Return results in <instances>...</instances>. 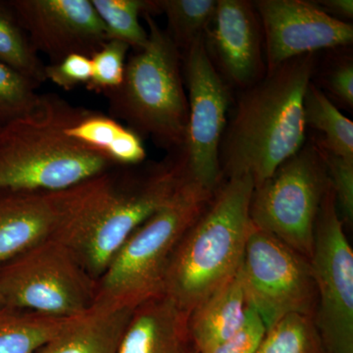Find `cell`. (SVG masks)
<instances>
[{"label": "cell", "instance_id": "8", "mask_svg": "<svg viewBox=\"0 0 353 353\" xmlns=\"http://www.w3.org/2000/svg\"><path fill=\"white\" fill-rule=\"evenodd\" d=\"M330 187L328 171L317 143L304 145L253 190V227L273 234L311 259L316 220Z\"/></svg>", "mask_w": 353, "mask_h": 353}, {"label": "cell", "instance_id": "29", "mask_svg": "<svg viewBox=\"0 0 353 353\" xmlns=\"http://www.w3.org/2000/svg\"><path fill=\"white\" fill-rule=\"evenodd\" d=\"M266 331L259 313L250 305L245 323L234 336L201 353H255Z\"/></svg>", "mask_w": 353, "mask_h": 353}, {"label": "cell", "instance_id": "4", "mask_svg": "<svg viewBox=\"0 0 353 353\" xmlns=\"http://www.w3.org/2000/svg\"><path fill=\"white\" fill-rule=\"evenodd\" d=\"M253 190L250 175L228 178L176 246L164 294L187 314L240 270Z\"/></svg>", "mask_w": 353, "mask_h": 353}, {"label": "cell", "instance_id": "13", "mask_svg": "<svg viewBox=\"0 0 353 353\" xmlns=\"http://www.w3.org/2000/svg\"><path fill=\"white\" fill-rule=\"evenodd\" d=\"M254 7L264 30L268 73L294 58L352 43V26L312 2L259 0Z\"/></svg>", "mask_w": 353, "mask_h": 353}, {"label": "cell", "instance_id": "14", "mask_svg": "<svg viewBox=\"0 0 353 353\" xmlns=\"http://www.w3.org/2000/svg\"><path fill=\"white\" fill-rule=\"evenodd\" d=\"M205 34L223 73L236 85H252L262 68L261 34L254 9L243 0H217Z\"/></svg>", "mask_w": 353, "mask_h": 353}, {"label": "cell", "instance_id": "1", "mask_svg": "<svg viewBox=\"0 0 353 353\" xmlns=\"http://www.w3.org/2000/svg\"><path fill=\"white\" fill-rule=\"evenodd\" d=\"M143 163L117 165L50 192L54 211L50 236L64 243L95 281L132 232L188 180L176 155Z\"/></svg>", "mask_w": 353, "mask_h": 353}, {"label": "cell", "instance_id": "12", "mask_svg": "<svg viewBox=\"0 0 353 353\" xmlns=\"http://www.w3.org/2000/svg\"><path fill=\"white\" fill-rule=\"evenodd\" d=\"M32 48L50 64L72 54L92 57L108 41L90 0H8Z\"/></svg>", "mask_w": 353, "mask_h": 353}, {"label": "cell", "instance_id": "27", "mask_svg": "<svg viewBox=\"0 0 353 353\" xmlns=\"http://www.w3.org/2000/svg\"><path fill=\"white\" fill-rule=\"evenodd\" d=\"M130 46L119 41H106L90 57L92 76L85 88L97 94H106L119 87L124 79Z\"/></svg>", "mask_w": 353, "mask_h": 353}, {"label": "cell", "instance_id": "16", "mask_svg": "<svg viewBox=\"0 0 353 353\" xmlns=\"http://www.w3.org/2000/svg\"><path fill=\"white\" fill-rule=\"evenodd\" d=\"M50 192H0V265L51 236Z\"/></svg>", "mask_w": 353, "mask_h": 353}, {"label": "cell", "instance_id": "26", "mask_svg": "<svg viewBox=\"0 0 353 353\" xmlns=\"http://www.w3.org/2000/svg\"><path fill=\"white\" fill-rule=\"evenodd\" d=\"M39 85L0 62V127L31 113L39 101Z\"/></svg>", "mask_w": 353, "mask_h": 353}, {"label": "cell", "instance_id": "5", "mask_svg": "<svg viewBox=\"0 0 353 353\" xmlns=\"http://www.w3.org/2000/svg\"><path fill=\"white\" fill-rule=\"evenodd\" d=\"M143 16L148 43L127 62L119 87L104 94L108 115L174 154L185 143L189 118L182 53L153 16Z\"/></svg>", "mask_w": 353, "mask_h": 353}, {"label": "cell", "instance_id": "19", "mask_svg": "<svg viewBox=\"0 0 353 353\" xmlns=\"http://www.w3.org/2000/svg\"><path fill=\"white\" fill-rule=\"evenodd\" d=\"M66 132L78 143L102 153L119 166H134L145 162L143 139L105 114L82 108Z\"/></svg>", "mask_w": 353, "mask_h": 353}, {"label": "cell", "instance_id": "22", "mask_svg": "<svg viewBox=\"0 0 353 353\" xmlns=\"http://www.w3.org/2000/svg\"><path fill=\"white\" fill-rule=\"evenodd\" d=\"M306 126L318 130L323 139L317 145L324 152L353 160V123L328 97L310 83L304 97Z\"/></svg>", "mask_w": 353, "mask_h": 353}, {"label": "cell", "instance_id": "31", "mask_svg": "<svg viewBox=\"0 0 353 353\" xmlns=\"http://www.w3.org/2000/svg\"><path fill=\"white\" fill-rule=\"evenodd\" d=\"M328 85L332 94L350 108L353 106V66L345 61L334 68L328 78Z\"/></svg>", "mask_w": 353, "mask_h": 353}, {"label": "cell", "instance_id": "17", "mask_svg": "<svg viewBox=\"0 0 353 353\" xmlns=\"http://www.w3.org/2000/svg\"><path fill=\"white\" fill-rule=\"evenodd\" d=\"M248 308L240 268L233 278L189 313L190 338L197 353L205 352L234 336L245 323Z\"/></svg>", "mask_w": 353, "mask_h": 353}, {"label": "cell", "instance_id": "15", "mask_svg": "<svg viewBox=\"0 0 353 353\" xmlns=\"http://www.w3.org/2000/svg\"><path fill=\"white\" fill-rule=\"evenodd\" d=\"M188 319L165 294L143 301L132 310L117 353H197Z\"/></svg>", "mask_w": 353, "mask_h": 353}, {"label": "cell", "instance_id": "9", "mask_svg": "<svg viewBox=\"0 0 353 353\" xmlns=\"http://www.w3.org/2000/svg\"><path fill=\"white\" fill-rule=\"evenodd\" d=\"M182 62L189 118L185 143L174 154L190 181L215 194L223 180L219 152L227 125L229 88L215 68L206 48L205 36L197 39L183 52Z\"/></svg>", "mask_w": 353, "mask_h": 353}, {"label": "cell", "instance_id": "24", "mask_svg": "<svg viewBox=\"0 0 353 353\" xmlns=\"http://www.w3.org/2000/svg\"><path fill=\"white\" fill-rule=\"evenodd\" d=\"M255 353H324L312 317L290 314L267 329Z\"/></svg>", "mask_w": 353, "mask_h": 353}, {"label": "cell", "instance_id": "11", "mask_svg": "<svg viewBox=\"0 0 353 353\" xmlns=\"http://www.w3.org/2000/svg\"><path fill=\"white\" fill-rule=\"evenodd\" d=\"M310 263L317 289L313 320L324 352L353 353V252L331 185L316 220Z\"/></svg>", "mask_w": 353, "mask_h": 353}, {"label": "cell", "instance_id": "7", "mask_svg": "<svg viewBox=\"0 0 353 353\" xmlns=\"http://www.w3.org/2000/svg\"><path fill=\"white\" fill-rule=\"evenodd\" d=\"M97 281L61 241L48 236L0 265L2 305L58 318L94 307Z\"/></svg>", "mask_w": 353, "mask_h": 353}, {"label": "cell", "instance_id": "20", "mask_svg": "<svg viewBox=\"0 0 353 353\" xmlns=\"http://www.w3.org/2000/svg\"><path fill=\"white\" fill-rule=\"evenodd\" d=\"M70 319L0 305V353H37Z\"/></svg>", "mask_w": 353, "mask_h": 353}, {"label": "cell", "instance_id": "21", "mask_svg": "<svg viewBox=\"0 0 353 353\" xmlns=\"http://www.w3.org/2000/svg\"><path fill=\"white\" fill-rule=\"evenodd\" d=\"M216 7L217 0H146L143 13L165 15L168 24L165 31L183 54L204 36Z\"/></svg>", "mask_w": 353, "mask_h": 353}, {"label": "cell", "instance_id": "18", "mask_svg": "<svg viewBox=\"0 0 353 353\" xmlns=\"http://www.w3.org/2000/svg\"><path fill=\"white\" fill-rule=\"evenodd\" d=\"M132 310L94 306L71 318L37 353H117Z\"/></svg>", "mask_w": 353, "mask_h": 353}, {"label": "cell", "instance_id": "32", "mask_svg": "<svg viewBox=\"0 0 353 353\" xmlns=\"http://www.w3.org/2000/svg\"><path fill=\"white\" fill-rule=\"evenodd\" d=\"M319 6H324L329 12L334 13L339 17L345 19H352L353 1L352 0H324L319 1Z\"/></svg>", "mask_w": 353, "mask_h": 353}, {"label": "cell", "instance_id": "23", "mask_svg": "<svg viewBox=\"0 0 353 353\" xmlns=\"http://www.w3.org/2000/svg\"><path fill=\"white\" fill-rule=\"evenodd\" d=\"M0 62L38 85L46 82V64L7 1H0Z\"/></svg>", "mask_w": 353, "mask_h": 353}, {"label": "cell", "instance_id": "2", "mask_svg": "<svg viewBox=\"0 0 353 353\" xmlns=\"http://www.w3.org/2000/svg\"><path fill=\"white\" fill-rule=\"evenodd\" d=\"M314 65V54L294 58L243 94L221 141L222 176L250 175L256 187L301 150Z\"/></svg>", "mask_w": 353, "mask_h": 353}, {"label": "cell", "instance_id": "25", "mask_svg": "<svg viewBox=\"0 0 353 353\" xmlns=\"http://www.w3.org/2000/svg\"><path fill=\"white\" fill-rule=\"evenodd\" d=\"M105 26L108 41H122L134 51L145 48L148 32L139 23L146 0H90Z\"/></svg>", "mask_w": 353, "mask_h": 353}, {"label": "cell", "instance_id": "10", "mask_svg": "<svg viewBox=\"0 0 353 353\" xmlns=\"http://www.w3.org/2000/svg\"><path fill=\"white\" fill-rule=\"evenodd\" d=\"M248 304L266 329L290 314L314 318L317 289L310 259L252 227L241 265Z\"/></svg>", "mask_w": 353, "mask_h": 353}, {"label": "cell", "instance_id": "28", "mask_svg": "<svg viewBox=\"0 0 353 353\" xmlns=\"http://www.w3.org/2000/svg\"><path fill=\"white\" fill-rule=\"evenodd\" d=\"M321 150L328 171L330 185L336 199V210L343 225L353 222V160Z\"/></svg>", "mask_w": 353, "mask_h": 353}, {"label": "cell", "instance_id": "6", "mask_svg": "<svg viewBox=\"0 0 353 353\" xmlns=\"http://www.w3.org/2000/svg\"><path fill=\"white\" fill-rule=\"evenodd\" d=\"M214 194L187 180L168 203L132 232L97 281L94 305L134 309L164 294L176 246Z\"/></svg>", "mask_w": 353, "mask_h": 353}, {"label": "cell", "instance_id": "30", "mask_svg": "<svg viewBox=\"0 0 353 353\" xmlns=\"http://www.w3.org/2000/svg\"><path fill=\"white\" fill-rule=\"evenodd\" d=\"M46 81L65 90H72L80 85H87L92 76L90 58L72 54L57 64L46 65Z\"/></svg>", "mask_w": 353, "mask_h": 353}, {"label": "cell", "instance_id": "33", "mask_svg": "<svg viewBox=\"0 0 353 353\" xmlns=\"http://www.w3.org/2000/svg\"><path fill=\"white\" fill-rule=\"evenodd\" d=\"M0 305H2V299H1V296H0Z\"/></svg>", "mask_w": 353, "mask_h": 353}, {"label": "cell", "instance_id": "3", "mask_svg": "<svg viewBox=\"0 0 353 353\" xmlns=\"http://www.w3.org/2000/svg\"><path fill=\"white\" fill-rule=\"evenodd\" d=\"M81 108L41 94L31 113L1 127L0 192H60L117 166L67 134Z\"/></svg>", "mask_w": 353, "mask_h": 353}, {"label": "cell", "instance_id": "34", "mask_svg": "<svg viewBox=\"0 0 353 353\" xmlns=\"http://www.w3.org/2000/svg\"><path fill=\"white\" fill-rule=\"evenodd\" d=\"M0 129H1V127H0Z\"/></svg>", "mask_w": 353, "mask_h": 353}]
</instances>
